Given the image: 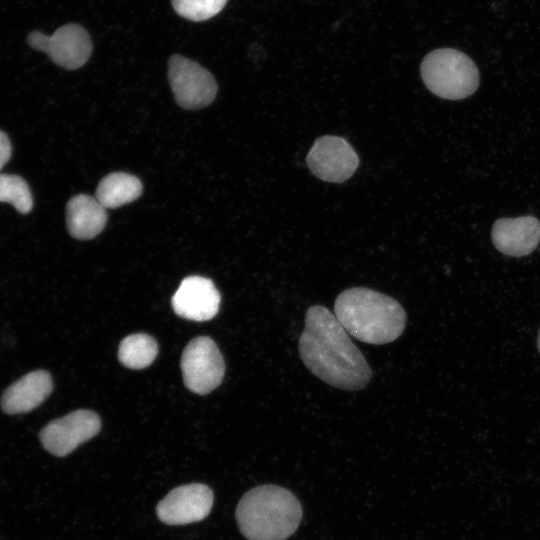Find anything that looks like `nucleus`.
<instances>
[{
  "mask_svg": "<svg viewBox=\"0 0 540 540\" xmlns=\"http://www.w3.org/2000/svg\"><path fill=\"white\" fill-rule=\"evenodd\" d=\"M300 358L326 384L347 391L365 388L372 370L335 314L321 305L306 311L298 341Z\"/></svg>",
  "mask_w": 540,
  "mask_h": 540,
  "instance_id": "obj_1",
  "label": "nucleus"
},
{
  "mask_svg": "<svg viewBox=\"0 0 540 540\" xmlns=\"http://www.w3.org/2000/svg\"><path fill=\"white\" fill-rule=\"evenodd\" d=\"M335 316L344 329L361 342L383 345L398 339L407 316L391 296L367 287L342 291L334 303Z\"/></svg>",
  "mask_w": 540,
  "mask_h": 540,
  "instance_id": "obj_2",
  "label": "nucleus"
},
{
  "mask_svg": "<svg viewBox=\"0 0 540 540\" xmlns=\"http://www.w3.org/2000/svg\"><path fill=\"white\" fill-rule=\"evenodd\" d=\"M301 519L302 508L296 496L272 484L249 490L236 508L238 527L248 540H286Z\"/></svg>",
  "mask_w": 540,
  "mask_h": 540,
  "instance_id": "obj_3",
  "label": "nucleus"
},
{
  "mask_svg": "<svg viewBox=\"0 0 540 540\" xmlns=\"http://www.w3.org/2000/svg\"><path fill=\"white\" fill-rule=\"evenodd\" d=\"M426 87L438 97L459 100L472 95L479 85V71L473 60L452 48L436 49L421 63Z\"/></svg>",
  "mask_w": 540,
  "mask_h": 540,
  "instance_id": "obj_4",
  "label": "nucleus"
},
{
  "mask_svg": "<svg viewBox=\"0 0 540 540\" xmlns=\"http://www.w3.org/2000/svg\"><path fill=\"white\" fill-rule=\"evenodd\" d=\"M168 80L179 106L197 110L211 104L217 94L213 75L197 62L175 54L168 61Z\"/></svg>",
  "mask_w": 540,
  "mask_h": 540,
  "instance_id": "obj_5",
  "label": "nucleus"
},
{
  "mask_svg": "<svg viewBox=\"0 0 540 540\" xmlns=\"http://www.w3.org/2000/svg\"><path fill=\"white\" fill-rule=\"evenodd\" d=\"M181 370L185 386L196 394L204 395L222 382L225 364L215 342L209 337L200 336L185 347Z\"/></svg>",
  "mask_w": 540,
  "mask_h": 540,
  "instance_id": "obj_6",
  "label": "nucleus"
},
{
  "mask_svg": "<svg viewBox=\"0 0 540 540\" xmlns=\"http://www.w3.org/2000/svg\"><path fill=\"white\" fill-rule=\"evenodd\" d=\"M27 42L33 49L46 53L55 64L69 70L83 66L92 52L88 32L74 23L59 27L50 36L33 31L27 36Z\"/></svg>",
  "mask_w": 540,
  "mask_h": 540,
  "instance_id": "obj_7",
  "label": "nucleus"
},
{
  "mask_svg": "<svg viewBox=\"0 0 540 540\" xmlns=\"http://www.w3.org/2000/svg\"><path fill=\"white\" fill-rule=\"evenodd\" d=\"M100 428L101 421L95 412L77 410L49 422L40 431L39 439L50 454L64 457L93 438Z\"/></svg>",
  "mask_w": 540,
  "mask_h": 540,
  "instance_id": "obj_8",
  "label": "nucleus"
},
{
  "mask_svg": "<svg viewBox=\"0 0 540 540\" xmlns=\"http://www.w3.org/2000/svg\"><path fill=\"white\" fill-rule=\"evenodd\" d=\"M306 163L319 179L341 183L354 174L359 165V158L344 138L325 135L314 141L306 157Z\"/></svg>",
  "mask_w": 540,
  "mask_h": 540,
  "instance_id": "obj_9",
  "label": "nucleus"
},
{
  "mask_svg": "<svg viewBox=\"0 0 540 540\" xmlns=\"http://www.w3.org/2000/svg\"><path fill=\"white\" fill-rule=\"evenodd\" d=\"M211 488L191 483L172 489L157 505L159 520L168 525H185L207 517L213 506Z\"/></svg>",
  "mask_w": 540,
  "mask_h": 540,
  "instance_id": "obj_10",
  "label": "nucleus"
},
{
  "mask_svg": "<svg viewBox=\"0 0 540 540\" xmlns=\"http://www.w3.org/2000/svg\"><path fill=\"white\" fill-rule=\"evenodd\" d=\"M220 299V294L210 279L189 276L182 280L171 303L178 316L201 322L210 320L217 314Z\"/></svg>",
  "mask_w": 540,
  "mask_h": 540,
  "instance_id": "obj_11",
  "label": "nucleus"
},
{
  "mask_svg": "<svg viewBox=\"0 0 540 540\" xmlns=\"http://www.w3.org/2000/svg\"><path fill=\"white\" fill-rule=\"evenodd\" d=\"M491 235L494 246L501 253L513 257L526 256L540 242V221L531 215L498 219Z\"/></svg>",
  "mask_w": 540,
  "mask_h": 540,
  "instance_id": "obj_12",
  "label": "nucleus"
},
{
  "mask_svg": "<svg viewBox=\"0 0 540 540\" xmlns=\"http://www.w3.org/2000/svg\"><path fill=\"white\" fill-rule=\"evenodd\" d=\"M52 387V378L47 371H32L6 389L1 398L2 410L10 415L29 412L49 396Z\"/></svg>",
  "mask_w": 540,
  "mask_h": 540,
  "instance_id": "obj_13",
  "label": "nucleus"
},
{
  "mask_svg": "<svg viewBox=\"0 0 540 540\" xmlns=\"http://www.w3.org/2000/svg\"><path fill=\"white\" fill-rule=\"evenodd\" d=\"M107 223L106 208L96 197L78 194L66 206V226L69 234L79 240H89L102 232Z\"/></svg>",
  "mask_w": 540,
  "mask_h": 540,
  "instance_id": "obj_14",
  "label": "nucleus"
},
{
  "mask_svg": "<svg viewBox=\"0 0 540 540\" xmlns=\"http://www.w3.org/2000/svg\"><path fill=\"white\" fill-rule=\"evenodd\" d=\"M141 193L142 183L137 177L123 172H113L101 179L95 197L108 209L130 203Z\"/></svg>",
  "mask_w": 540,
  "mask_h": 540,
  "instance_id": "obj_15",
  "label": "nucleus"
},
{
  "mask_svg": "<svg viewBox=\"0 0 540 540\" xmlns=\"http://www.w3.org/2000/svg\"><path fill=\"white\" fill-rule=\"evenodd\" d=\"M158 353L157 343L151 336L138 333L125 337L118 350V359L131 369H143L149 366Z\"/></svg>",
  "mask_w": 540,
  "mask_h": 540,
  "instance_id": "obj_16",
  "label": "nucleus"
},
{
  "mask_svg": "<svg viewBox=\"0 0 540 540\" xmlns=\"http://www.w3.org/2000/svg\"><path fill=\"white\" fill-rule=\"evenodd\" d=\"M0 202L11 204L19 213H29L33 198L27 182L19 175L0 174Z\"/></svg>",
  "mask_w": 540,
  "mask_h": 540,
  "instance_id": "obj_17",
  "label": "nucleus"
},
{
  "mask_svg": "<svg viewBox=\"0 0 540 540\" xmlns=\"http://www.w3.org/2000/svg\"><path fill=\"white\" fill-rule=\"evenodd\" d=\"M227 0H172L174 10L191 21H204L218 14Z\"/></svg>",
  "mask_w": 540,
  "mask_h": 540,
  "instance_id": "obj_18",
  "label": "nucleus"
},
{
  "mask_svg": "<svg viewBox=\"0 0 540 540\" xmlns=\"http://www.w3.org/2000/svg\"><path fill=\"white\" fill-rule=\"evenodd\" d=\"M12 153V146L7 134L0 130V170L9 161Z\"/></svg>",
  "mask_w": 540,
  "mask_h": 540,
  "instance_id": "obj_19",
  "label": "nucleus"
},
{
  "mask_svg": "<svg viewBox=\"0 0 540 540\" xmlns=\"http://www.w3.org/2000/svg\"><path fill=\"white\" fill-rule=\"evenodd\" d=\"M537 347H538V351L540 353V330H539L538 337H537Z\"/></svg>",
  "mask_w": 540,
  "mask_h": 540,
  "instance_id": "obj_20",
  "label": "nucleus"
}]
</instances>
